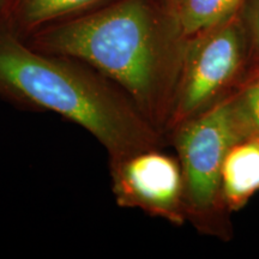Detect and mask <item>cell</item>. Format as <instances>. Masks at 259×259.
Instances as JSON below:
<instances>
[{"instance_id": "obj_9", "label": "cell", "mask_w": 259, "mask_h": 259, "mask_svg": "<svg viewBox=\"0 0 259 259\" xmlns=\"http://www.w3.org/2000/svg\"><path fill=\"white\" fill-rule=\"evenodd\" d=\"M229 99L245 138H259V72Z\"/></svg>"}, {"instance_id": "obj_2", "label": "cell", "mask_w": 259, "mask_h": 259, "mask_svg": "<svg viewBox=\"0 0 259 259\" xmlns=\"http://www.w3.org/2000/svg\"><path fill=\"white\" fill-rule=\"evenodd\" d=\"M184 45L168 40L147 0H121L37 38L38 51L78 59L118 84L158 131L169 121Z\"/></svg>"}, {"instance_id": "obj_3", "label": "cell", "mask_w": 259, "mask_h": 259, "mask_svg": "<svg viewBox=\"0 0 259 259\" xmlns=\"http://www.w3.org/2000/svg\"><path fill=\"white\" fill-rule=\"evenodd\" d=\"M174 142L185 185L187 215L209 219L221 196L223 161L238 142L245 139L231 99H221L176 128Z\"/></svg>"}, {"instance_id": "obj_10", "label": "cell", "mask_w": 259, "mask_h": 259, "mask_svg": "<svg viewBox=\"0 0 259 259\" xmlns=\"http://www.w3.org/2000/svg\"><path fill=\"white\" fill-rule=\"evenodd\" d=\"M245 19L252 47L255 53L259 54V0H250L246 9Z\"/></svg>"}, {"instance_id": "obj_11", "label": "cell", "mask_w": 259, "mask_h": 259, "mask_svg": "<svg viewBox=\"0 0 259 259\" xmlns=\"http://www.w3.org/2000/svg\"><path fill=\"white\" fill-rule=\"evenodd\" d=\"M0 3H2V0H0Z\"/></svg>"}, {"instance_id": "obj_5", "label": "cell", "mask_w": 259, "mask_h": 259, "mask_svg": "<svg viewBox=\"0 0 259 259\" xmlns=\"http://www.w3.org/2000/svg\"><path fill=\"white\" fill-rule=\"evenodd\" d=\"M112 192L120 208L139 209L173 223L184 221L185 185L180 162L147 149L109 161Z\"/></svg>"}, {"instance_id": "obj_6", "label": "cell", "mask_w": 259, "mask_h": 259, "mask_svg": "<svg viewBox=\"0 0 259 259\" xmlns=\"http://www.w3.org/2000/svg\"><path fill=\"white\" fill-rule=\"evenodd\" d=\"M259 190V138L235 143L223 161L221 196L231 209H240Z\"/></svg>"}, {"instance_id": "obj_1", "label": "cell", "mask_w": 259, "mask_h": 259, "mask_svg": "<svg viewBox=\"0 0 259 259\" xmlns=\"http://www.w3.org/2000/svg\"><path fill=\"white\" fill-rule=\"evenodd\" d=\"M0 96L79 125L109 161L160 143V131L112 79L78 59L27 46L10 32L0 34Z\"/></svg>"}, {"instance_id": "obj_8", "label": "cell", "mask_w": 259, "mask_h": 259, "mask_svg": "<svg viewBox=\"0 0 259 259\" xmlns=\"http://www.w3.org/2000/svg\"><path fill=\"white\" fill-rule=\"evenodd\" d=\"M97 2L100 0H18L14 8V18L22 27L31 29Z\"/></svg>"}, {"instance_id": "obj_7", "label": "cell", "mask_w": 259, "mask_h": 259, "mask_svg": "<svg viewBox=\"0 0 259 259\" xmlns=\"http://www.w3.org/2000/svg\"><path fill=\"white\" fill-rule=\"evenodd\" d=\"M246 0H174L171 16L184 38L228 21Z\"/></svg>"}, {"instance_id": "obj_4", "label": "cell", "mask_w": 259, "mask_h": 259, "mask_svg": "<svg viewBox=\"0 0 259 259\" xmlns=\"http://www.w3.org/2000/svg\"><path fill=\"white\" fill-rule=\"evenodd\" d=\"M245 38L238 14L186 38L167 127L174 130L221 100L244 63Z\"/></svg>"}]
</instances>
